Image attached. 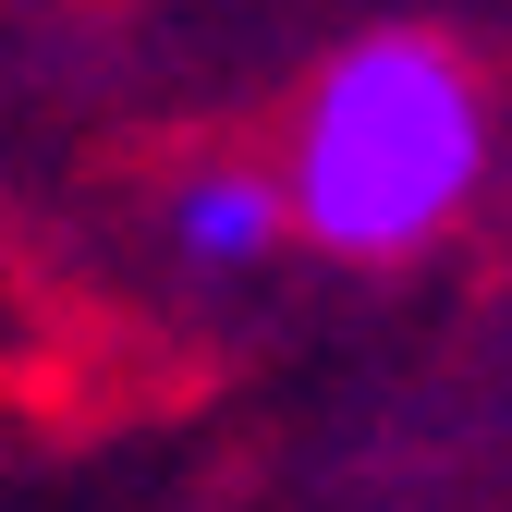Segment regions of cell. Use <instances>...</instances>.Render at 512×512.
Listing matches in <instances>:
<instances>
[{"mask_svg":"<svg viewBox=\"0 0 512 512\" xmlns=\"http://www.w3.org/2000/svg\"><path fill=\"white\" fill-rule=\"evenodd\" d=\"M488 110L439 37H366L305 98L293 135V220L330 256H403L476 196Z\"/></svg>","mask_w":512,"mask_h":512,"instance_id":"cell-1","label":"cell"},{"mask_svg":"<svg viewBox=\"0 0 512 512\" xmlns=\"http://www.w3.org/2000/svg\"><path fill=\"white\" fill-rule=\"evenodd\" d=\"M171 232H183V256H196V269H256V256H269L281 232H305V220H293V196H269V183L208 171V183H183Z\"/></svg>","mask_w":512,"mask_h":512,"instance_id":"cell-2","label":"cell"}]
</instances>
